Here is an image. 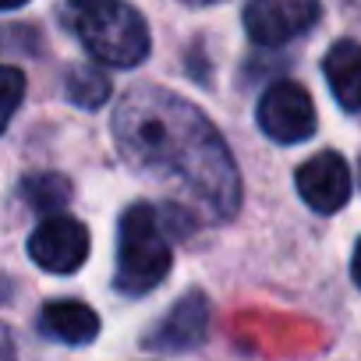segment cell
I'll return each instance as SVG.
<instances>
[{
  "instance_id": "obj_11",
  "label": "cell",
  "mask_w": 361,
  "mask_h": 361,
  "mask_svg": "<svg viewBox=\"0 0 361 361\" xmlns=\"http://www.w3.org/2000/svg\"><path fill=\"white\" fill-rule=\"evenodd\" d=\"M22 195L32 209L57 216V209L68 206V199H71V185L61 173H32V177L22 180Z\"/></svg>"
},
{
  "instance_id": "obj_4",
  "label": "cell",
  "mask_w": 361,
  "mask_h": 361,
  "mask_svg": "<svg viewBox=\"0 0 361 361\" xmlns=\"http://www.w3.org/2000/svg\"><path fill=\"white\" fill-rule=\"evenodd\" d=\"M259 128L283 145H298L315 131L312 96L298 82H273L259 99Z\"/></svg>"
},
{
  "instance_id": "obj_15",
  "label": "cell",
  "mask_w": 361,
  "mask_h": 361,
  "mask_svg": "<svg viewBox=\"0 0 361 361\" xmlns=\"http://www.w3.org/2000/svg\"><path fill=\"white\" fill-rule=\"evenodd\" d=\"M350 273H354V283L361 287V241H357V252H354V262H350Z\"/></svg>"
},
{
  "instance_id": "obj_1",
  "label": "cell",
  "mask_w": 361,
  "mask_h": 361,
  "mask_svg": "<svg viewBox=\"0 0 361 361\" xmlns=\"http://www.w3.org/2000/svg\"><path fill=\"white\" fill-rule=\"evenodd\" d=\"M114 131L135 170L180 180L213 216L238 209L241 185L231 152L192 103L163 89H131L117 106Z\"/></svg>"
},
{
  "instance_id": "obj_16",
  "label": "cell",
  "mask_w": 361,
  "mask_h": 361,
  "mask_svg": "<svg viewBox=\"0 0 361 361\" xmlns=\"http://www.w3.org/2000/svg\"><path fill=\"white\" fill-rule=\"evenodd\" d=\"M22 4H29V0H0V11H15Z\"/></svg>"
},
{
  "instance_id": "obj_14",
  "label": "cell",
  "mask_w": 361,
  "mask_h": 361,
  "mask_svg": "<svg viewBox=\"0 0 361 361\" xmlns=\"http://www.w3.org/2000/svg\"><path fill=\"white\" fill-rule=\"evenodd\" d=\"M0 361H15V350H11V340L4 329H0Z\"/></svg>"
},
{
  "instance_id": "obj_13",
  "label": "cell",
  "mask_w": 361,
  "mask_h": 361,
  "mask_svg": "<svg viewBox=\"0 0 361 361\" xmlns=\"http://www.w3.org/2000/svg\"><path fill=\"white\" fill-rule=\"evenodd\" d=\"M22 99H25V75L11 64H0V135L8 131Z\"/></svg>"
},
{
  "instance_id": "obj_12",
  "label": "cell",
  "mask_w": 361,
  "mask_h": 361,
  "mask_svg": "<svg viewBox=\"0 0 361 361\" xmlns=\"http://www.w3.org/2000/svg\"><path fill=\"white\" fill-rule=\"evenodd\" d=\"M64 92L75 106L82 110H99L106 99H110V78L99 71V68H71L68 71V82H64Z\"/></svg>"
},
{
  "instance_id": "obj_5",
  "label": "cell",
  "mask_w": 361,
  "mask_h": 361,
  "mask_svg": "<svg viewBox=\"0 0 361 361\" xmlns=\"http://www.w3.org/2000/svg\"><path fill=\"white\" fill-rule=\"evenodd\" d=\"M319 22V0H248L245 29L259 47H283Z\"/></svg>"
},
{
  "instance_id": "obj_3",
  "label": "cell",
  "mask_w": 361,
  "mask_h": 361,
  "mask_svg": "<svg viewBox=\"0 0 361 361\" xmlns=\"http://www.w3.org/2000/svg\"><path fill=\"white\" fill-rule=\"evenodd\" d=\"M170 266L173 255H170V241L159 231L156 209L145 202L124 209L117 231V273H114L117 290L131 298L149 294L159 287V280H166Z\"/></svg>"
},
{
  "instance_id": "obj_7",
  "label": "cell",
  "mask_w": 361,
  "mask_h": 361,
  "mask_svg": "<svg viewBox=\"0 0 361 361\" xmlns=\"http://www.w3.org/2000/svg\"><path fill=\"white\" fill-rule=\"evenodd\" d=\"M298 192L315 213H336L350 195V170L340 152H315L298 166Z\"/></svg>"
},
{
  "instance_id": "obj_8",
  "label": "cell",
  "mask_w": 361,
  "mask_h": 361,
  "mask_svg": "<svg viewBox=\"0 0 361 361\" xmlns=\"http://www.w3.org/2000/svg\"><path fill=\"white\" fill-rule=\"evenodd\" d=\"M209 329V301L202 290H188L149 333V350H188L206 340Z\"/></svg>"
},
{
  "instance_id": "obj_6",
  "label": "cell",
  "mask_w": 361,
  "mask_h": 361,
  "mask_svg": "<svg viewBox=\"0 0 361 361\" xmlns=\"http://www.w3.org/2000/svg\"><path fill=\"white\" fill-rule=\"evenodd\" d=\"M29 255L47 273H75L89 259V231L75 216H47L29 238Z\"/></svg>"
},
{
  "instance_id": "obj_2",
  "label": "cell",
  "mask_w": 361,
  "mask_h": 361,
  "mask_svg": "<svg viewBox=\"0 0 361 361\" xmlns=\"http://www.w3.org/2000/svg\"><path fill=\"white\" fill-rule=\"evenodd\" d=\"M64 22L106 68H135L149 54V25L128 0H68Z\"/></svg>"
},
{
  "instance_id": "obj_9",
  "label": "cell",
  "mask_w": 361,
  "mask_h": 361,
  "mask_svg": "<svg viewBox=\"0 0 361 361\" xmlns=\"http://www.w3.org/2000/svg\"><path fill=\"white\" fill-rule=\"evenodd\" d=\"M39 329L50 336V340H61V343H92L96 333H99V315L85 305V301H75V298H61V301H50L43 312H39Z\"/></svg>"
},
{
  "instance_id": "obj_10",
  "label": "cell",
  "mask_w": 361,
  "mask_h": 361,
  "mask_svg": "<svg viewBox=\"0 0 361 361\" xmlns=\"http://www.w3.org/2000/svg\"><path fill=\"white\" fill-rule=\"evenodd\" d=\"M322 71H326V82H329V92L333 99L357 114L361 110V43L357 39H340L329 47L326 61H322Z\"/></svg>"
}]
</instances>
